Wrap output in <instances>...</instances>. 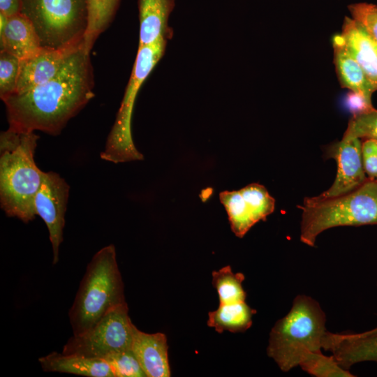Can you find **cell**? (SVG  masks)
Listing matches in <instances>:
<instances>
[{"mask_svg": "<svg viewBox=\"0 0 377 377\" xmlns=\"http://www.w3.org/2000/svg\"><path fill=\"white\" fill-rule=\"evenodd\" d=\"M84 45L71 54L58 73L27 91L2 101L9 129L57 135L94 96V73Z\"/></svg>", "mask_w": 377, "mask_h": 377, "instance_id": "1", "label": "cell"}, {"mask_svg": "<svg viewBox=\"0 0 377 377\" xmlns=\"http://www.w3.org/2000/svg\"><path fill=\"white\" fill-rule=\"evenodd\" d=\"M39 136L8 128L0 135V202L10 217L24 223L36 216L34 199L43 180L34 161Z\"/></svg>", "mask_w": 377, "mask_h": 377, "instance_id": "2", "label": "cell"}, {"mask_svg": "<svg viewBox=\"0 0 377 377\" xmlns=\"http://www.w3.org/2000/svg\"><path fill=\"white\" fill-rule=\"evenodd\" d=\"M126 302L115 247L97 251L87 267L68 316L73 335L86 332L109 311Z\"/></svg>", "mask_w": 377, "mask_h": 377, "instance_id": "3", "label": "cell"}, {"mask_svg": "<svg viewBox=\"0 0 377 377\" xmlns=\"http://www.w3.org/2000/svg\"><path fill=\"white\" fill-rule=\"evenodd\" d=\"M325 322V314L317 301L297 295L290 311L270 332L268 356L285 372L299 366L306 354L321 351Z\"/></svg>", "mask_w": 377, "mask_h": 377, "instance_id": "4", "label": "cell"}, {"mask_svg": "<svg viewBox=\"0 0 377 377\" xmlns=\"http://www.w3.org/2000/svg\"><path fill=\"white\" fill-rule=\"evenodd\" d=\"M297 207L302 211L300 240L309 246L331 228L377 225V180L368 179L359 188L337 198H305Z\"/></svg>", "mask_w": 377, "mask_h": 377, "instance_id": "5", "label": "cell"}, {"mask_svg": "<svg viewBox=\"0 0 377 377\" xmlns=\"http://www.w3.org/2000/svg\"><path fill=\"white\" fill-rule=\"evenodd\" d=\"M20 13L33 23L43 47L64 49L84 44L87 0H22Z\"/></svg>", "mask_w": 377, "mask_h": 377, "instance_id": "6", "label": "cell"}, {"mask_svg": "<svg viewBox=\"0 0 377 377\" xmlns=\"http://www.w3.org/2000/svg\"><path fill=\"white\" fill-rule=\"evenodd\" d=\"M168 40L161 39L154 44L138 47L120 108L109 133L101 158L114 163L144 159L135 147L131 133L133 106L140 88L163 56Z\"/></svg>", "mask_w": 377, "mask_h": 377, "instance_id": "7", "label": "cell"}, {"mask_svg": "<svg viewBox=\"0 0 377 377\" xmlns=\"http://www.w3.org/2000/svg\"><path fill=\"white\" fill-rule=\"evenodd\" d=\"M133 325L124 302L86 332L71 337L62 353L102 360L108 354L131 349Z\"/></svg>", "mask_w": 377, "mask_h": 377, "instance_id": "8", "label": "cell"}, {"mask_svg": "<svg viewBox=\"0 0 377 377\" xmlns=\"http://www.w3.org/2000/svg\"><path fill=\"white\" fill-rule=\"evenodd\" d=\"M219 199L226 209L231 230L243 237L260 221H265L275 208V200L267 188L258 183L250 184L238 191H224Z\"/></svg>", "mask_w": 377, "mask_h": 377, "instance_id": "9", "label": "cell"}, {"mask_svg": "<svg viewBox=\"0 0 377 377\" xmlns=\"http://www.w3.org/2000/svg\"><path fill=\"white\" fill-rule=\"evenodd\" d=\"M70 187L64 179L52 171L45 172L34 199L36 215L47 226L52 244L54 265L59 262V246L63 241L65 213Z\"/></svg>", "mask_w": 377, "mask_h": 377, "instance_id": "10", "label": "cell"}, {"mask_svg": "<svg viewBox=\"0 0 377 377\" xmlns=\"http://www.w3.org/2000/svg\"><path fill=\"white\" fill-rule=\"evenodd\" d=\"M327 156L337 161L336 178L327 190L313 196L316 199L325 200L345 195L359 188L369 179L363 166L360 138H342L328 149Z\"/></svg>", "mask_w": 377, "mask_h": 377, "instance_id": "11", "label": "cell"}, {"mask_svg": "<svg viewBox=\"0 0 377 377\" xmlns=\"http://www.w3.org/2000/svg\"><path fill=\"white\" fill-rule=\"evenodd\" d=\"M322 348L331 352L338 364L348 370L362 362H377V327L357 334H337L326 331Z\"/></svg>", "mask_w": 377, "mask_h": 377, "instance_id": "12", "label": "cell"}, {"mask_svg": "<svg viewBox=\"0 0 377 377\" xmlns=\"http://www.w3.org/2000/svg\"><path fill=\"white\" fill-rule=\"evenodd\" d=\"M83 45L84 44L64 49L42 47L34 54L20 59L17 87L14 94L27 91L54 77L68 57Z\"/></svg>", "mask_w": 377, "mask_h": 377, "instance_id": "13", "label": "cell"}, {"mask_svg": "<svg viewBox=\"0 0 377 377\" xmlns=\"http://www.w3.org/2000/svg\"><path fill=\"white\" fill-rule=\"evenodd\" d=\"M0 42L1 51L20 59L34 54L42 47L33 23L22 13L10 17L0 13Z\"/></svg>", "mask_w": 377, "mask_h": 377, "instance_id": "14", "label": "cell"}, {"mask_svg": "<svg viewBox=\"0 0 377 377\" xmlns=\"http://www.w3.org/2000/svg\"><path fill=\"white\" fill-rule=\"evenodd\" d=\"M131 350L146 377H169L168 346L161 332L149 334L133 327Z\"/></svg>", "mask_w": 377, "mask_h": 377, "instance_id": "15", "label": "cell"}, {"mask_svg": "<svg viewBox=\"0 0 377 377\" xmlns=\"http://www.w3.org/2000/svg\"><path fill=\"white\" fill-rule=\"evenodd\" d=\"M334 64L336 73L342 88L362 97L370 108L375 89L364 72L347 48L341 34L332 37Z\"/></svg>", "mask_w": 377, "mask_h": 377, "instance_id": "16", "label": "cell"}, {"mask_svg": "<svg viewBox=\"0 0 377 377\" xmlns=\"http://www.w3.org/2000/svg\"><path fill=\"white\" fill-rule=\"evenodd\" d=\"M346 45L377 91V42L352 17L346 16L341 33Z\"/></svg>", "mask_w": 377, "mask_h": 377, "instance_id": "17", "label": "cell"}, {"mask_svg": "<svg viewBox=\"0 0 377 377\" xmlns=\"http://www.w3.org/2000/svg\"><path fill=\"white\" fill-rule=\"evenodd\" d=\"M174 7L175 0H138V47L172 38V30L168 26V19Z\"/></svg>", "mask_w": 377, "mask_h": 377, "instance_id": "18", "label": "cell"}, {"mask_svg": "<svg viewBox=\"0 0 377 377\" xmlns=\"http://www.w3.org/2000/svg\"><path fill=\"white\" fill-rule=\"evenodd\" d=\"M38 362L43 371L89 377H114L108 363L101 359L89 358L76 354L53 351L41 357Z\"/></svg>", "mask_w": 377, "mask_h": 377, "instance_id": "19", "label": "cell"}, {"mask_svg": "<svg viewBox=\"0 0 377 377\" xmlns=\"http://www.w3.org/2000/svg\"><path fill=\"white\" fill-rule=\"evenodd\" d=\"M254 313L256 310L245 301L220 304L217 309L209 313L207 325L219 333L223 331L243 332L251 326Z\"/></svg>", "mask_w": 377, "mask_h": 377, "instance_id": "20", "label": "cell"}, {"mask_svg": "<svg viewBox=\"0 0 377 377\" xmlns=\"http://www.w3.org/2000/svg\"><path fill=\"white\" fill-rule=\"evenodd\" d=\"M89 22L84 37V47L90 52L99 36L112 21L120 0H87Z\"/></svg>", "mask_w": 377, "mask_h": 377, "instance_id": "21", "label": "cell"}, {"mask_svg": "<svg viewBox=\"0 0 377 377\" xmlns=\"http://www.w3.org/2000/svg\"><path fill=\"white\" fill-rule=\"evenodd\" d=\"M242 273H234L230 266L212 272V285L217 290L220 304L245 301L246 293L242 287Z\"/></svg>", "mask_w": 377, "mask_h": 377, "instance_id": "22", "label": "cell"}, {"mask_svg": "<svg viewBox=\"0 0 377 377\" xmlns=\"http://www.w3.org/2000/svg\"><path fill=\"white\" fill-rule=\"evenodd\" d=\"M299 366L309 374L317 377H352L348 370L341 367L334 357L324 355L321 351L306 354Z\"/></svg>", "mask_w": 377, "mask_h": 377, "instance_id": "23", "label": "cell"}, {"mask_svg": "<svg viewBox=\"0 0 377 377\" xmlns=\"http://www.w3.org/2000/svg\"><path fill=\"white\" fill-rule=\"evenodd\" d=\"M342 138L377 140V110L373 108L355 112L348 121Z\"/></svg>", "mask_w": 377, "mask_h": 377, "instance_id": "24", "label": "cell"}, {"mask_svg": "<svg viewBox=\"0 0 377 377\" xmlns=\"http://www.w3.org/2000/svg\"><path fill=\"white\" fill-rule=\"evenodd\" d=\"M102 360L110 366L114 377H146L131 349L108 354Z\"/></svg>", "mask_w": 377, "mask_h": 377, "instance_id": "25", "label": "cell"}, {"mask_svg": "<svg viewBox=\"0 0 377 377\" xmlns=\"http://www.w3.org/2000/svg\"><path fill=\"white\" fill-rule=\"evenodd\" d=\"M20 59L5 51H0V97L12 95L17 87Z\"/></svg>", "mask_w": 377, "mask_h": 377, "instance_id": "26", "label": "cell"}, {"mask_svg": "<svg viewBox=\"0 0 377 377\" xmlns=\"http://www.w3.org/2000/svg\"><path fill=\"white\" fill-rule=\"evenodd\" d=\"M351 17L377 42V4L355 3L348 6Z\"/></svg>", "mask_w": 377, "mask_h": 377, "instance_id": "27", "label": "cell"}, {"mask_svg": "<svg viewBox=\"0 0 377 377\" xmlns=\"http://www.w3.org/2000/svg\"><path fill=\"white\" fill-rule=\"evenodd\" d=\"M362 158L367 177L375 179L377 177V140L364 139L362 142Z\"/></svg>", "mask_w": 377, "mask_h": 377, "instance_id": "28", "label": "cell"}, {"mask_svg": "<svg viewBox=\"0 0 377 377\" xmlns=\"http://www.w3.org/2000/svg\"><path fill=\"white\" fill-rule=\"evenodd\" d=\"M22 0H0V13L10 17L20 13Z\"/></svg>", "mask_w": 377, "mask_h": 377, "instance_id": "29", "label": "cell"}, {"mask_svg": "<svg viewBox=\"0 0 377 377\" xmlns=\"http://www.w3.org/2000/svg\"><path fill=\"white\" fill-rule=\"evenodd\" d=\"M376 179V180H377V177H376V179Z\"/></svg>", "mask_w": 377, "mask_h": 377, "instance_id": "30", "label": "cell"}]
</instances>
